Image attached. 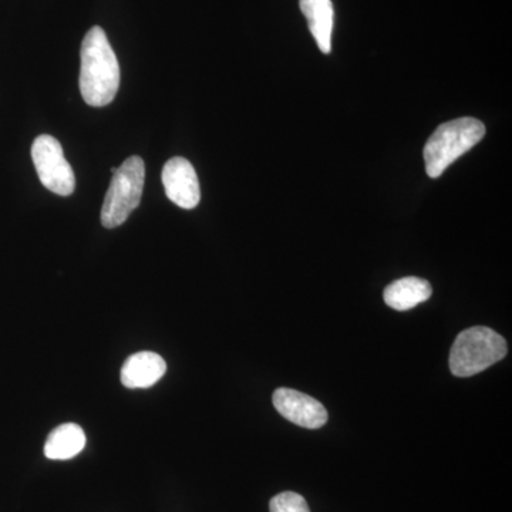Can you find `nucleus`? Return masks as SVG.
<instances>
[{
  "instance_id": "f257e3e1",
  "label": "nucleus",
  "mask_w": 512,
  "mask_h": 512,
  "mask_svg": "<svg viewBox=\"0 0 512 512\" xmlns=\"http://www.w3.org/2000/svg\"><path fill=\"white\" fill-rule=\"evenodd\" d=\"M80 93L92 107L109 106L120 87V66L106 32L94 26L82 42Z\"/></svg>"
},
{
  "instance_id": "f03ea898",
  "label": "nucleus",
  "mask_w": 512,
  "mask_h": 512,
  "mask_svg": "<svg viewBox=\"0 0 512 512\" xmlns=\"http://www.w3.org/2000/svg\"><path fill=\"white\" fill-rule=\"evenodd\" d=\"M484 136V124L473 117H463L441 124L424 146L427 175L430 178H439L454 161L477 146Z\"/></svg>"
},
{
  "instance_id": "7ed1b4c3",
  "label": "nucleus",
  "mask_w": 512,
  "mask_h": 512,
  "mask_svg": "<svg viewBox=\"0 0 512 512\" xmlns=\"http://www.w3.org/2000/svg\"><path fill=\"white\" fill-rule=\"evenodd\" d=\"M503 336L484 326L463 330L450 352V370L457 377H471L484 372L507 356Z\"/></svg>"
},
{
  "instance_id": "20e7f679",
  "label": "nucleus",
  "mask_w": 512,
  "mask_h": 512,
  "mask_svg": "<svg viewBox=\"0 0 512 512\" xmlns=\"http://www.w3.org/2000/svg\"><path fill=\"white\" fill-rule=\"evenodd\" d=\"M113 178L103 208L101 224L106 228H117L128 220L131 212L140 205L146 181V164L143 158H127L119 168H111Z\"/></svg>"
},
{
  "instance_id": "39448f33",
  "label": "nucleus",
  "mask_w": 512,
  "mask_h": 512,
  "mask_svg": "<svg viewBox=\"0 0 512 512\" xmlns=\"http://www.w3.org/2000/svg\"><path fill=\"white\" fill-rule=\"evenodd\" d=\"M32 160L37 175L47 190L62 197L73 194L76 177L72 165L64 157L62 144L55 137L47 134L37 137L33 141Z\"/></svg>"
},
{
  "instance_id": "423d86ee",
  "label": "nucleus",
  "mask_w": 512,
  "mask_h": 512,
  "mask_svg": "<svg viewBox=\"0 0 512 512\" xmlns=\"http://www.w3.org/2000/svg\"><path fill=\"white\" fill-rule=\"evenodd\" d=\"M163 185L168 200L184 210H192L201 201L200 181L190 161L174 157L163 168Z\"/></svg>"
},
{
  "instance_id": "0eeeda50",
  "label": "nucleus",
  "mask_w": 512,
  "mask_h": 512,
  "mask_svg": "<svg viewBox=\"0 0 512 512\" xmlns=\"http://www.w3.org/2000/svg\"><path fill=\"white\" fill-rule=\"evenodd\" d=\"M272 400L281 416L303 429H320L328 423V412L325 406L308 394L281 387L276 390Z\"/></svg>"
},
{
  "instance_id": "6e6552de",
  "label": "nucleus",
  "mask_w": 512,
  "mask_h": 512,
  "mask_svg": "<svg viewBox=\"0 0 512 512\" xmlns=\"http://www.w3.org/2000/svg\"><path fill=\"white\" fill-rule=\"evenodd\" d=\"M167 363L154 352H138L128 357L121 367L120 379L128 389H147L163 379Z\"/></svg>"
},
{
  "instance_id": "1a4fd4ad",
  "label": "nucleus",
  "mask_w": 512,
  "mask_h": 512,
  "mask_svg": "<svg viewBox=\"0 0 512 512\" xmlns=\"http://www.w3.org/2000/svg\"><path fill=\"white\" fill-rule=\"evenodd\" d=\"M299 6L308 20L309 30L318 43L320 52L329 55L332 50L333 22H335L332 0H299Z\"/></svg>"
},
{
  "instance_id": "9d476101",
  "label": "nucleus",
  "mask_w": 512,
  "mask_h": 512,
  "mask_svg": "<svg viewBox=\"0 0 512 512\" xmlns=\"http://www.w3.org/2000/svg\"><path fill=\"white\" fill-rule=\"evenodd\" d=\"M433 289L426 279L409 276L399 279L384 289V302L394 311H409L420 303L429 301Z\"/></svg>"
},
{
  "instance_id": "9b49d317",
  "label": "nucleus",
  "mask_w": 512,
  "mask_h": 512,
  "mask_svg": "<svg viewBox=\"0 0 512 512\" xmlns=\"http://www.w3.org/2000/svg\"><path fill=\"white\" fill-rule=\"evenodd\" d=\"M86 447V434L82 427L74 423L56 427L47 437L45 456L50 460H70L82 453Z\"/></svg>"
},
{
  "instance_id": "f8f14e48",
  "label": "nucleus",
  "mask_w": 512,
  "mask_h": 512,
  "mask_svg": "<svg viewBox=\"0 0 512 512\" xmlns=\"http://www.w3.org/2000/svg\"><path fill=\"white\" fill-rule=\"evenodd\" d=\"M269 511L271 512H311L309 505L301 494L293 493V491H285L275 495L269 503Z\"/></svg>"
}]
</instances>
